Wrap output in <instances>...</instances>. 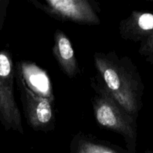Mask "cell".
Here are the masks:
<instances>
[{
  "mask_svg": "<svg viewBox=\"0 0 153 153\" xmlns=\"http://www.w3.org/2000/svg\"><path fill=\"white\" fill-rule=\"evenodd\" d=\"M94 61L99 83L127 113L136 118L140 108L142 88L131 61L113 52L95 53Z\"/></svg>",
  "mask_w": 153,
  "mask_h": 153,
  "instance_id": "1",
  "label": "cell"
},
{
  "mask_svg": "<svg viewBox=\"0 0 153 153\" xmlns=\"http://www.w3.org/2000/svg\"><path fill=\"white\" fill-rule=\"evenodd\" d=\"M92 86L98 93L92 102L96 122L100 126L122 135L129 150L134 151L136 140L135 117L114 100L98 81L92 83Z\"/></svg>",
  "mask_w": 153,
  "mask_h": 153,
  "instance_id": "2",
  "label": "cell"
},
{
  "mask_svg": "<svg viewBox=\"0 0 153 153\" xmlns=\"http://www.w3.org/2000/svg\"><path fill=\"white\" fill-rule=\"evenodd\" d=\"M14 70L11 55L0 50V121L7 131L23 134L20 111L14 94Z\"/></svg>",
  "mask_w": 153,
  "mask_h": 153,
  "instance_id": "3",
  "label": "cell"
},
{
  "mask_svg": "<svg viewBox=\"0 0 153 153\" xmlns=\"http://www.w3.org/2000/svg\"><path fill=\"white\" fill-rule=\"evenodd\" d=\"M33 4L52 17L82 25H99L98 16L86 0H45L44 4L32 1Z\"/></svg>",
  "mask_w": 153,
  "mask_h": 153,
  "instance_id": "4",
  "label": "cell"
},
{
  "mask_svg": "<svg viewBox=\"0 0 153 153\" xmlns=\"http://www.w3.org/2000/svg\"><path fill=\"white\" fill-rule=\"evenodd\" d=\"M27 123L34 131H51L54 128L53 102L32 92L16 76Z\"/></svg>",
  "mask_w": 153,
  "mask_h": 153,
  "instance_id": "5",
  "label": "cell"
},
{
  "mask_svg": "<svg viewBox=\"0 0 153 153\" xmlns=\"http://www.w3.org/2000/svg\"><path fill=\"white\" fill-rule=\"evenodd\" d=\"M119 30L124 38L141 42L139 50L141 55H153V13L134 11L120 22Z\"/></svg>",
  "mask_w": 153,
  "mask_h": 153,
  "instance_id": "6",
  "label": "cell"
},
{
  "mask_svg": "<svg viewBox=\"0 0 153 153\" xmlns=\"http://www.w3.org/2000/svg\"><path fill=\"white\" fill-rule=\"evenodd\" d=\"M16 76L37 96L54 102L51 81L45 70L28 61H20L16 64Z\"/></svg>",
  "mask_w": 153,
  "mask_h": 153,
  "instance_id": "7",
  "label": "cell"
},
{
  "mask_svg": "<svg viewBox=\"0 0 153 153\" xmlns=\"http://www.w3.org/2000/svg\"><path fill=\"white\" fill-rule=\"evenodd\" d=\"M52 53L60 68L70 79L79 73V66L71 42L60 30H56L54 34Z\"/></svg>",
  "mask_w": 153,
  "mask_h": 153,
  "instance_id": "8",
  "label": "cell"
},
{
  "mask_svg": "<svg viewBox=\"0 0 153 153\" xmlns=\"http://www.w3.org/2000/svg\"><path fill=\"white\" fill-rule=\"evenodd\" d=\"M72 153H122L111 146L84 135L76 136L71 143Z\"/></svg>",
  "mask_w": 153,
  "mask_h": 153,
  "instance_id": "9",
  "label": "cell"
}]
</instances>
